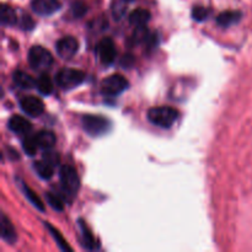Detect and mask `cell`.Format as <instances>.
<instances>
[{
	"label": "cell",
	"instance_id": "1",
	"mask_svg": "<svg viewBox=\"0 0 252 252\" xmlns=\"http://www.w3.org/2000/svg\"><path fill=\"white\" fill-rule=\"evenodd\" d=\"M179 118V112L175 108L169 106H161V107H153L148 111V120L153 125L167 129L171 128L172 125Z\"/></svg>",
	"mask_w": 252,
	"mask_h": 252
},
{
	"label": "cell",
	"instance_id": "2",
	"mask_svg": "<svg viewBox=\"0 0 252 252\" xmlns=\"http://www.w3.org/2000/svg\"><path fill=\"white\" fill-rule=\"evenodd\" d=\"M59 177H61V185L64 194L66 197H75L80 189V180L76 170L70 165H63L59 171Z\"/></svg>",
	"mask_w": 252,
	"mask_h": 252
},
{
	"label": "cell",
	"instance_id": "3",
	"mask_svg": "<svg viewBox=\"0 0 252 252\" xmlns=\"http://www.w3.org/2000/svg\"><path fill=\"white\" fill-rule=\"evenodd\" d=\"M81 125L84 130L91 137H101L110 129V122L102 116L85 115L81 118Z\"/></svg>",
	"mask_w": 252,
	"mask_h": 252
},
{
	"label": "cell",
	"instance_id": "4",
	"mask_svg": "<svg viewBox=\"0 0 252 252\" xmlns=\"http://www.w3.org/2000/svg\"><path fill=\"white\" fill-rule=\"evenodd\" d=\"M85 80V74L78 69L64 68L59 70L56 75V81L62 89H74L76 86L81 85Z\"/></svg>",
	"mask_w": 252,
	"mask_h": 252
},
{
	"label": "cell",
	"instance_id": "5",
	"mask_svg": "<svg viewBox=\"0 0 252 252\" xmlns=\"http://www.w3.org/2000/svg\"><path fill=\"white\" fill-rule=\"evenodd\" d=\"M29 62L34 70H46L53 64L51 52L42 46H33L29 52Z\"/></svg>",
	"mask_w": 252,
	"mask_h": 252
},
{
	"label": "cell",
	"instance_id": "6",
	"mask_svg": "<svg viewBox=\"0 0 252 252\" xmlns=\"http://www.w3.org/2000/svg\"><path fill=\"white\" fill-rule=\"evenodd\" d=\"M128 86L129 83L125 76L121 74H112L101 83V93L105 96H118L125 93Z\"/></svg>",
	"mask_w": 252,
	"mask_h": 252
},
{
	"label": "cell",
	"instance_id": "7",
	"mask_svg": "<svg viewBox=\"0 0 252 252\" xmlns=\"http://www.w3.org/2000/svg\"><path fill=\"white\" fill-rule=\"evenodd\" d=\"M97 56L101 63L110 65L117 58V49L111 38H102L97 44Z\"/></svg>",
	"mask_w": 252,
	"mask_h": 252
},
{
	"label": "cell",
	"instance_id": "8",
	"mask_svg": "<svg viewBox=\"0 0 252 252\" xmlns=\"http://www.w3.org/2000/svg\"><path fill=\"white\" fill-rule=\"evenodd\" d=\"M78 41H76V38H74V37L71 36H66L61 38L57 42L56 46L57 53H58V56L63 59L73 58L76 54V52H78Z\"/></svg>",
	"mask_w": 252,
	"mask_h": 252
},
{
	"label": "cell",
	"instance_id": "9",
	"mask_svg": "<svg viewBox=\"0 0 252 252\" xmlns=\"http://www.w3.org/2000/svg\"><path fill=\"white\" fill-rule=\"evenodd\" d=\"M31 7L39 16H49L56 14L62 7V4L58 0H33Z\"/></svg>",
	"mask_w": 252,
	"mask_h": 252
},
{
	"label": "cell",
	"instance_id": "10",
	"mask_svg": "<svg viewBox=\"0 0 252 252\" xmlns=\"http://www.w3.org/2000/svg\"><path fill=\"white\" fill-rule=\"evenodd\" d=\"M20 107L26 115L31 116V117H38L44 111L43 102L34 96H27V97L22 98L20 101Z\"/></svg>",
	"mask_w": 252,
	"mask_h": 252
},
{
	"label": "cell",
	"instance_id": "11",
	"mask_svg": "<svg viewBox=\"0 0 252 252\" xmlns=\"http://www.w3.org/2000/svg\"><path fill=\"white\" fill-rule=\"evenodd\" d=\"M7 126H9V129L16 134H27L31 130V123L29 122V120L19 115L12 116Z\"/></svg>",
	"mask_w": 252,
	"mask_h": 252
},
{
	"label": "cell",
	"instance_id": "12",
	"mask_svg": "<svg viewBox=\"0 0 252 252\" xmlns=\"http://www.w3.org/2000/svg\"><path fill=\"white\" fill-rule=\"evenodd\" d=\"M0 233H1V239L4 241H6L7 244H14L16 241L17 235L16 231H15L14 225L11 224V221L9 220L6 216L4 213L1 214V221H0Z\"/></svg>",
	"mask_w": 252,
	"mask_h": 252
},
{
	"label": "cell",
	"instance_id": "13",
	"mask_svg": "<svg viewBox=\"0 0 252 252\" xmlns=\"http://www.w3.org/2000/svg\"><path fill=\"white\" fill-rule=\"evenodd\" d=\"M78 225L79 229H80L81 244H83L84 248H85L86 250H96V249H97V245H96L95 239H94L93 234H91L90 229L86 225L85 221H84L83 219H80V220H78Z\"/></svg>",
	"mask_w": 252,
	"mask_h": 252
},
{
	"label": "cell",
	"instance_id": "14",
	"mask_svg": "<svg viewBox=\"0 0 252 252\" xmlns=\"http://www.w3.org/2000/svg\"><path fill=\"white\" fill-rule=\"evenodd\" d=\"M34 138H36L37 145L42 150L52 149L54 147V144H56L57 140L54 133L49 132V130H41V132L34 135Z\"/></svg>",
	"mask_w": 252,
	"mask_h": 252
},
{
	"label": "cell",
	"instance_id": "15",
	"mask_svg": "<svg viewBox=\"0 0 252 252\" xmlns=\"http://www.w3.org/2000/svg\"><path fill=\"white\" fill-rule=\"evenodd\" d=\"M17 182H19V187H21L22 193H24V196L26 197L27 201H29L30 203H31L32 206L34 207V208L38 209V211H41V212L46 211V208H44L43 203H42V201L39 199V197L37 196V194L34 193V192L32 191V189H30L29 186H26V185H25V182L22 181V180L17 179Z\"/></svg>",
	"mask_w": 252,
	"mask_h": 252
},
{
	"label": "cell",
	"instance_id": "16",
	"mask_svg": "<svg viewBox=\"0 0 252 252\" xmlns=\"http://www.w3.org/2000/svg\"><path fill=\"white\" fill-rule=\"evenodd\" d=\"M241 16H243V14L240 11H238V10H228V11H223L221 14L218 15L217 22L220 26L229 27L234 24H238L240 21Z\"/></svg>",
	"mask_w": 252,
	"mask_h": 252
},
{
	"label": "cell",
	"instance_id": "17",
	"mask_svg": "<svg viewBox=\"0 0 252 252\" xmlns=\"http://www.w3.org/2000/svg\"><path fill=\"white\" fill-rule=\"evenodd\" d=\"M12 80H14L15 85L21 89H25V90L36 88V80L33 78H31L27 73H25V71H14V74H12Z\"/></svg>",
	"mask_w": 252,
	"mask_h": 252
},
{
	"label": "cell",
	"instance_id": "18",
	"mask_svg": "<svg viewBox=\"0 0 252 252\" xmlns=\"http://www.w3.org/2000/svg\"><path fill=\"white\" fill-rule=\"evenodd\" d=\"M150 20V12L145 9H135L129 14V22L134 26H145Z\"/></svg>",
	"mask_w": 252,
	"mask_h": 252
},
{
	"label": "cell",
	"instance_id": "19",
	"mask_svg": "<svg viewBox=\"0 0 252 252\" xmlns=\"http://www.w3.org/2000/svg\"><path fill=\"white\" fill-rule=\"evenodd\" d=\"M36 89L39 94L44 96H48L53 93V83L46 73L38 76V79L36 80Z\"/></svg>",
	"mask_w": 252,
	"mask_h": 252
},
{
	"label": "cell",
	"instance_id": "20",
	"mask_svg": "<svg viewBox=\"0 0 252 252\" xmlns=\"http://www.w3.org/2000/svg\"><path fill=\"white\" fill-rule=\"evenodd\" d=\"M33 169H34V171H36V174L38 175L41 179L49 180L52 177V175H53L54 169H56V167H54L53 165L49 164V162L44 161V160L42 159L41 161L34 162Z\"/></svg>",
	"mask_w": 252,
	"mask_h": 252
},
{
	"label": "cell",
	"instance_id": "21",
	"mask_svg": "<svg viewBox=\"0 0 252 252\" xmlns=\"http://www.w3.org/2000/svg\"><path fill=\"white\" fill-rule=\"evenodd\" d=\"M0 16H1V24L4 26H12L17 22V16L15 10L11 6L6 4H2L1 11H0Z\"/></svg>",
	"mask_w": 252,
	"mask_h": 252
},
{
	"label": "cell",
	"instance_id": "22",
	"mask_svg": "<svg viewBox=\"0 0 252 252\" xmlns=\"http://www.w3.org/2000/svg\"><path fill=\"white\" fill-rule=\"evenodd\" d=\"M22 148H24L25 153L30 157H33L37 153V150L39 149L38 145H37L36 138L34 135H27L24 140H22Z\"/></svg>",
	"mask_w": 252,
	"mask_h": 252
},
{
	"label": "cell",
	"instance_id": "23",
	"mask_svg": "<svg viewBox=\"0 0 252 252\" xmlns=\"http://www.w3.org/2000/svg\"><path fill=\"white\" fill-rule=\"evenodd\" d=\"M44 225H46V228L48 229L49 233L52 234V236H53V238H54V240L57 241V244H58V248L61 249V250H63V251H70L71 250V249L69 248L68 245H66L65 240H64V239L62 238V235H61V234H59V231L57 230V229H54L53 226H52L51 224H48V223H46V224H44Z\"/></svg>",
	"mask_w": 252,
	"mask_h": 252
},
{
	"label": "cell",
	"instance_id": "24",
	"mask_svg": "<svg viewBox=\"0 0 252 252\" xmlns=\"http://www.w3.org/2000/svg\"><path fill=\"white\" fill-rule=\"evenodd\" d=\"M208 16L209 10L207 9V7L198 5V6H194L193 9H192V19H193L194 21L203 22L208 19Z\"/></svg>",
	"mask_w": 252,
	"mask_h": 252
},
{
	"label": "cell",
	"instance_id": "25",
	"mask_svg": "<svg viewBox=\"0 0 252 252\" xmlns=\"http://www.w3.org/2000/svg\"><path fill=\"white\" fill-rule=\"evenodd\" d=\"M46 198H47V202L49 203V206H51L54 211L62 212L64 209L63 201H62L61 197L57 196V194L49 193L48 192V193H46Z\"/></svg>",
	"mask_w": 252,
	"mask_h": 252
},
{
	"label": "cell",
	"instance_id": "26",
	"mask_svg": "<svg viewBox=\"0 0 252 252\" xmlns=\"http://www.w3.org/2000/svg\"><path fill=\"white\" fill-rule=\"evenodd\" d=\"M149 37V31H148V29L145 26H137L134 33H133V39H134L135 43L147 41Z\"/></svg>",
	"mask_w": 252,
	"mask_h": 252
},
{
	"label": "cell",
	"instance_id": "27",
	"mask_svg": "<svg viewBox=\"0 0 252 252\" xmlns=\"http://www.w3.org/2000/svg\"><path fill=\"white\" fill-rule=\"evenodd\" d=\"M42 159L44 161L49 162L51 165H53L54 167H57L59 165V155L58 153L54 152V150L48 149V150H44V154L42 155Z\"/></svg>",
	"mask_w": 252,
	"mask_h": 252
},
{
	"label": "cell",
	"instance_id": "28",
	"mask_svg": "<svg viewBox=\"0 0 252 252\" xmlns=\"http://www.w3.org/2000/svg\"><path fill=\"white\" fill-rule=\"evenodd\" d=\"M86 11H88V6H86V4L84 1L78 0V1H74L71 4V12H73V15L75 17L84 16L86 14Z\"/></svg>",
	"mask_w": 252,
	"mask_h": 252
},
{
	"label": "cell",
	"instance_id": "29",
	"mask_svg": "<svg viewBox=\"0 0 252 252\" xmlns=\"http://www.w3.org/2000/svg\"><path fill=\"white\" fill-rule=\"evenodd\" d=\"M121 63H122V66L128 68V66H132V64L134 63V59H133V57L129 56V54H126V56L121 59Z\"/></svg>",
	"mask_w": 252,
	"mask_h": 252
},
{
	"label": "cell",
	"instance_id": "30",
	"mask_svg": "<svg viewBox=\"0 0 252 252\" xmlns=\"http://www.w3.org/2000/svg\"><path fill=\"white\" fill-rule=\"evenodd\" d=\"M21 25H22V27H24L25 30H30V29H32V27H33L34 22L32 21L31 17L27 16V15H25L24 20H22V22H21Z\"/></svg>",
	"mask_w": 252,
	"mask_h": 252
},
{
	"label": "cell",
	"instance_id": "31",
	"mask_svg": "<svg viewBox=\"0 0 252 252\" xmlns=\"http://www.w3.org/2000/svg\"><path fill=\"white\" fill-rule=\"evenodd\" d=\"M127 1H132V0H127Z\"/></svg>",
	"mask_w": 252,
	"mask_h": 252
}]
</instances>
